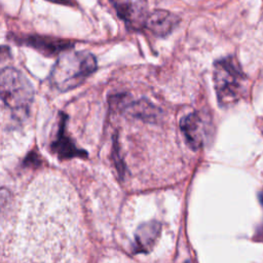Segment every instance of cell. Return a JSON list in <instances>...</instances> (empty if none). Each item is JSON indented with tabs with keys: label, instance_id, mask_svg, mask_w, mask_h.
<instances>
[{
	"label": "cell",
	"instance_id": "6da1fadb",
	"mask_svg": "<svg viewBox=\"0 0 263 263\" xmlns=\"http://www.w3.org/2000/svg\"><path fill=\"white\" fill-rule=\"evenodd\" d=\"M97 69V60L88 51L62 53L52 67L49 79L60 91L78 87Z\"/></svg>",
	"mask_w": 263,
	"mask_h": 263
},
{
	"label": "cell",
	"instance_id": "7a4b0ae2",
	"mask_svg": "<svg viewBox=\"0 0 263 263\" xmlns=\"http://www.w3.org/2000/svg\"><path fill=\"white\" fill-rule=\"evenodd\" d=\"M0 91L2 102L15 117H25L28 114L34 98V88L21 71L14 68L3 69Z\"/></svg>",
	"mask_w": 263,
	"mask_h": 263
},
{
	"label": "cell",
	"instance_id": "3957f363",
	"mask_svg": "<svg viewBox=\"0 0 263 263\" xmlns=\"http://www.w3.org/2000/svg\"><path fill=\"white\" fill-rule=\"evenodd\" d=\"M245 82L246 76L234 58H224L215 63L214 85L220 106L235 104L243 93Z\"/></svg>",
	"mask_w": 263,
	"mask_h": 263
},
{
	"label": "cell",
	"instance_id": "277c9868",
	"mask_svg": "<svg viewBox=\"0 0 263 263\" xmlns=\"http://www.w3.org/2000/svg\"><path fill=\"white\" fill-rule=\"evenodd\" d=\"M118 16L135 30L145 27L148 13L147 0H110Z\"/></svg>",
	"mask_w": 263,
	"mask_h": 263
},
{
	"label": "cell",
	"instance_id": "5b68a950",
	"mask_svg": "<svg viewBox=\"0 0 263 263\" xmlns=\"http://www.w3.org/2000/svg\"><path fill=\"white\" fill-rule=\"evenodd\" d=\"M180 129L193 150H198L203 144L206 135L205 120L196 112L185 115L180 121Z\"/></svg>",
	"mask_w": 263,
	"mask_h": 263
},
{
	"label": "cell",
	"instance_id": "8992f818",
	"mask_svg": "<svg viewBox=\"0 0 263 263\" xmlns=\"http://www.w3.org/2000/svg\"><path fill=\"white\" fill-rule=\"evenodd\" d=\"M67 116L61 114L59 128L57 130V135L54 140L51 143V150L58 155L61 159H69L73 157H84L86 156V152L79 149L72 139L68 136L66 129Z\"/></svg>",
	"mask_w": 263,
	"mask_h": 263
},
{
	"label": "cell",
	"instance_id": "52a82bcc",
	"mask_svg": "<svg viewBox=\"0 0 263 263\" xmlns=\"http://www.w3.org/2000/svg\"><path fill=\"white\" fill-rule=\"evenodd\" d=\"M180 18L167 10L157 9L149 13L145 27L155 36L163 37L168 35L179 24Z\"/></svg>",
	"mask_w": 263,
	"mask_h": 263
},
{
	"label": "cell",
	"instance_id": "ba28073f",
	"mask_svg": "<svg viewBox=\"0 0 263 263\" xmlns=\"http://www.w3.org/2000/svg\"><path fill=\"white\" fill-rule=\"evenodd\" d=\"M161 231L159 222L151 221L140 225L135 233V252L148 253L153 248Z\"/></svg>",
	"mask_w": 263,
	"mask_h": 263
},
{
	"label": "cell",
	"instance_id": "9c48e42d",
	"mask_svg": "<svg viewBox=\"0 0 263 263\" xmlns=\"http://www.w3.org/2000/svg\"><path fill=\"white\" fill-rule=\"evenodd\" d=\"M24 41L29 46H32L41 53L48 55H54L72 47V43L70 41L52 37L30 36L24 39Z\"/></svg>",
	"mask_w": 263,
	"mask_h": 263
},
{
	"label": "cell",
	"instance_id": "30bf717a",
	"mask_svg": "<svg viewBox=\"0 0 263 263\" xmlns=\"http://www.w3.org/2000/svg\"><path fill=\"white\" fill-rule=\"evenodd\" d=\"M126 110L128 113L135 117L143 118V119H156L157 117V110L149 102L144 101H137L130 102L126 105Z\"/></svg>",
	"mask_w": 263,
	"mask_h": 263
},
{
	"label": "cell",
	"instance_id": "8fae6325",
	"mask_svg": "<svg viewBox=\"0 0 263 263\" xmlns=\"http://www.w3.org/2000/svg\"><path fill=\"white\" fill-rule=\"evenodd\" d=\"M50 2H54V3H61V4H71L72 0H48Z\"/></svg>",
	"mask_w": 263,
	"mask_h": 263
},
{
	"label": "cell",
	"instance_id": "7c38bea8",
	"mask_svg": "<svg viewBox=\"0 0 263 263\" xmlns=\"http://www.w3.org/2000/svg\"><path fill=\"white\" fill-rule=\"evenodd\" d=\"M259 199H260V202L263 204V190L259 193Z\"/></svg>",
	"mask_w": 263,
	"mask_h": 263
}]
</instances>
